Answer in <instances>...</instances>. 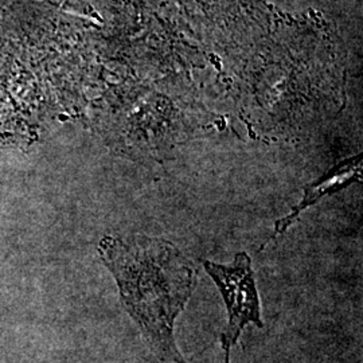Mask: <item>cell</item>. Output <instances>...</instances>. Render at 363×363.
<instances>
[{"mask_svg": "<svg viewBox=\"0 0 363 363\" xmlns=\"http://www.w3.org/2000/svg\"><path fill=\"white\" fill-rule=\"evenodd\" d=\"M100 252L127 311L163 362L189 363L174 337L175 320L196 286L198 267L171 242L144 234L106 237Z\"/></svg>", "mask_w": 363, "mask_h": 363, "instance_id": "1", "label": "cell"}, {"mask_svg": "<svg viewBox=\"0 0 363 363\" xmlns=\"http://www.w3.org/2000/svg\"><path fill=\"white\" fill-rule=\"evenodd\" d=\"M203 267L220 288L228 308V325L220 342L225 351V363H230V351L247 325L264 327L261 319L259 292L252 269V259L245 252L237 253L229 265L205 261Z\"/></svg>", "mask_w": 363, "mask_h": 363, "instance_id": "2", "label": "cell"}, {"mask_svg": "<svg viewBox=\"0 0 363 363\" xmlns=\"http://www.w3.org/2000/svg\"><path fill=\"white\" fill-rule=\"evenodd\" d=\"M361 177H362V156L361 155L343 160L335 167L327 171L325 175H322L318 181L313 182L306 187L303 199L298 202V206H295L286 217L276 220L274 232L271 235V238L259 247V250H262L272 240L277 238V235L286 233V230L291 228V225H294L298 220L300 214L306 208L318 203L323 196L335 194L337 191L350 186L351 183L361 181Z\"/></svg>", "mask_w": 363, "mask_h": 363, "instance_id": "3", "label": "cell"}]
</instances>
